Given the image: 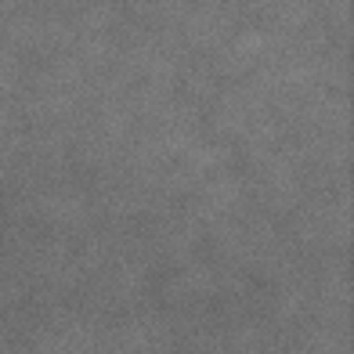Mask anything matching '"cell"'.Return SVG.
<instances>
[]
</instances>
